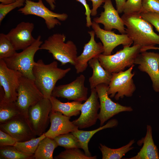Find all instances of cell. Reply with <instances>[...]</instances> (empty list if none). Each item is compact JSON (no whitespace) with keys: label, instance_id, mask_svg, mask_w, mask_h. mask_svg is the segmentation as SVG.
Instances as JSON below:
<instances>
[{"label":"cell","instance_id":"obj_8","mask_svg":"<svg viewBox=\"0 0 159 159\" xmlns=\"http://www.w3.org/2000/svg\"><path fill=\"white\" fill-rule=\"evenodd\" d=\"M16 103L21 113L28 117L29 108L44 97L34 80L22 76L17 89Z\"/></svg>","mask_w":159,"mask_h":159},{"label":"cell","instance_id":"obj_14","mask_svg":"<svg viewBox=\"0 0 159 159\" xmlns=\"http://www.w3.org/2000/svg\"><path fill=\"white\" fill-rule=\"evenodd\" d=\"M98 98L95 88L91 89L90 97L82 104L80 117L72 121L80 129L90 127L96 123L98 119V110L100 108Z\"/></svg>","mask_w":159,"mask_h":159},{"label":"cell","instance_id":"obj_9","mask_svg":"<svg viewBox=\"0 0 159 159\" xmlns=\"http://www.w3.org/2000/svg\"><path fill=\"white\" fill-rule=\"evenodd\" d=\"M52 108L50 99L43 98L29 108L28 118L36 136H39L45 132L50 122Z\"/></svg>","mask_w":159,"mask_h":159},{"label":"cell","instance_id":"obj_11","mask_svg":"<svg viewBox=\"0 0 159 159\" xmlns=\"http://www.w3.org/2000/svg\"><path fill=\"white\" fill-rule=\"evenodd\" d=\"M108 85L101 84L97 85L96 89L100 103V111L98 119L100 126L114 115L123 112H131L133 109L130 106L122 105L113 101L108 93Z\"/></svg>","mask_w":159,"mask_h":159},{"label":"cell","instance_id":"obj_41","mask_svg":"<svg viewBox=\"0 0 159 159\" xmlns=\"http://www.w3.org/2000/svg\"><path fill=\"white\" fill-rule=\"evenodd\" d=\"M49 5L51 10H54L55 7V0H45Z\"/></svg>","mask_w":159,"mask_h":159},{"label":"cell","instance_id":"obj_1","mask_svg":"<svg viewBox=\"0 0 159 159\" xmlns=\"http://www.w3.org/2000/svg\"><path fill=\"white\" fill-rule=\"evenodd\" d=\"M123 20L127 34L132 40L133 45L141 47V52L150 47L159 45V34L153 30L152 25L140 14H123Z\"/></svg>","mask_w":159,"mask_h":159},{"label":"cell","instance_id":"obj_4","mask_svg":"<svg viewBox=\"0 0 159 159\" xmlns=\"http://www.w3.org/2000/svg\"><path fill=\"white\" fill-rule=\"evenodd\" d=\"M141 47L138 45L123 46V48L112 55L101 54L98 60L103 67L111 73L123 71L127 67L134 64L135 60L141 52Z\"/></svg>","mask_w":159,"mask_h":159},{"label":"cell","instance_id":"obj_19","mask_svg":"<svg viewBox=\"0 0 159 159\" xmlns=\"http://www.w3.org/2000/svg\"><path fill=\"white\" fill-rule=\"evenodd\" d=\"M88 33L90 35V39L88 43L85 44L83 52L77 57L74 65L77 74L82 73L86 70L88 62L93 58L98 57L104 51L102 43L97 42L95 40V32L92 30Z\"/></svg>","mask_w":159,"mask_h":159},{"label":"cell","instance_id":"obj_37","mask_svg":"<svg viewBox=\"0 0 159 159\" xmlns=\"http://www.w3.org/2000/svg\"><path fill=\"white\" fill-rule=\"evenodd\" d=\"M16 142L10 135L0 130V147L14 146Z\"/></svg>","mask_w":159,"mask_h":159},{"label":"cell","instance_id":"obj_44","mask_svg":"<svg viewBox=\"0 0 159 159\" xmlns=\"http://www.w3.org/2000/svg\"><path fill=\"white\" fill-rule=\"evenodd\" d=\"M15 0L16 1V0Z\"/></svg>","mask_w":159,"mask_h":159},{"label":"cell","instance_id":"obj_22","mask_svg":"<svg viewBox=\"0 0 159 159\" xmlns=\"http://www.w3.org/2000/svg\"><path fill=\"white\" fill-rule=\"evenodd\" d=\"M88 64L92 69V75L89 79L91 89L95 88L97 85L101 84L109 85L112 74L103 67L98 57L90 59Z\"/></svg>","mask_w":159,"mask_h":159},{"label":"cell","instance_id":"obj_17","mask_svg":"<svg viewBox=\"0 0 159 159\" xmlns=\"http://www.w3.org/2000/svg\"><path fill=\"white\" fill-rule=\"evenodd\" d=\"M34 28L33 23L22 21L6 35L16 51L23 50L31 45L36 40L32 35Z\"/></svg>","mask_w":159,"mask_h":159},{"label":"cell","instance_id":"obj_10","mask_svg":"<svg viewBox=\"0 0 159 159\" xmlns=\"http://www.w3.org/2000/svg\"><path fill=\"white\" fill-rule=\"evenodd\" d=\"M25 3L24 6L19 9L18 11L25 15H32L42 18L49 30L56 26L61 25L59 21H65L68 18V15L66 13H55L49 9L44 5L42 0H38L37 2L25 0Z\"/></svg>","mask_w":159,"mask_h":159},{"label":"cell","instance_id":"obj_20","mask_svg":"<svg viewBox=\"0 0 159 159\" xmlns=\"http://www.w3.org/2000/svg\"><path fill=\"white\" fill-rule=\"evenodd\" d=\"M70 117L61 112L51 111L49 115L51 125L49 130L44 133L46 136L54 139L60 135L78 130V127L70 121Z\"/></svg>","mask_w":159,"mask_h":159},{"label":"cell","instance_id":"obj_39","mask_svg":"<svg viewBox=\"0 0 159 159\" xmlns=\"http://www.w3.org/2000/svg\"><path fill=\"white\" fill-rule=\"evenodd\" d=\"M91 1L92 2V8L91 9V15L92 16H95L97 13V9L104 3L105 0H88Z\"/></svg>","mask_w":159,"mask_h":159},{"label":"cell","instance_id":"obj_40","mask_svg":"<svg viewBox=\"0 0 159 159\" xmlns=\"http://www.w3.org/2000/svg\"><path fill=\"white\" fill-rule=\"evenodd\" d=\"M116 4V10L119 14L123 12L124 5L127 0H115Z\"/></svg>","mask_w":159,"mask_h":159},{"label":"cell","instance_id":"obj_13","mask_svg":"<svg viewBox=\"0 0 159 159\" xmlns=\"http://www.w3.org/2000/svg\"><path fill=\"white\" fill-rule=\"evenodd\" d=\"M85 77L81 74L71 83L55 86L52 96L82 102L87 99L88 88L85 85Z\"/></svg>","mask_w":159,"mask_h":159},{"label":"cell","instance_id":"obj_23","mask_svg":"<svg viewBox=\"0 0 159 159\" xmlns=\"http://www.w3.org/2000/svg\"><path fill=\"white\" fill-rule=\"evenodd\" d=\"M118 123V121L117 119H112L109 120L105 125L100 126L94 130L87 131L78 129L72 133L78 139L81 148L84 151L85 154L88 156H91V154L89 150L88 144L92 136L95 133L101 130L116 127Z\"/></svg>","mask_w":159,"mask_h":159},{"label":"cell","instance_id":"obj_32","mask_svg":"<svg viewBox=\"0 0 159 159\" xmlns=\"http://www.w3.org/2000/svg\"><path fill=\"white\" fill-rule=\"evenodd\" d=\"M17 52L6 34H0V59L10 57Z\"/></svg>","mask_w":159,"mask_h":159},{"label":"cell","instance_id":"obj_3","mask_svg":"<svg viewBox=\"0 0 159 159\" xmlns=\"http://www.w3.org/2000/svg\"><path fill=\"white\" fill-rule=\"evenodd\" d=\"M66 36L63 34L55 33L49 36L40 47V49L47 50L54 59L61 63V65L70 63L75 65L77 56V48L74 42H65Z\"/></svg>","mask_w":159,"mask_h":159},{"label":"cell","instance_id":"obj_25","mask_svg":"<svg viewBox=\"0 0 159 159\" xmlns=\"http://www.w3.org/2000/svg\"><path fill=\"white\" fill-rule=\"evenodd\" d=\"M58 146L53 139L46 137L39 142L34 154V159H53L54 149Z\"/></svg>","mask_w":159,"mask_h":159},{"label":"cell","instance_id":"obj_27","mask_svg":"<svg viewBox=\"0 0 159 159\" xmlns=\"http://www.w3.org/2000/svg\"><path fill=\"white\" fill-rule=\"evenodd\" d=\"M15 102H7L0 100V124L9 121L21 114Z\"/></svg>","mask_w":159,"mask_h":159},{"label":"cell","instance_id":"obj_30","mask_svg":"<svg viewBox=\"0 0 159 159\" xmlns=\"http://www.w3.org/2000/svg\"><path fill=\"white\" fill-rule=\"evenodd\" d=\"M0 159H33V156L25 154L14 146L0 147Z\"/></svg>","mask_w":159,"mask_h":159},{"label":"cell","instance_id":"obj_33","mask_svg":"<svg viewBox=\"0 0 159 159\" xmlns=\"http://www.w3.org/2000/svg\"><path fill=\"white\" fill-rule=\"evenodd\" d=\"M142 0H127L123 12L125 14H140L142 9Z\"/></svg>","mask_w":159,"mask_h":159},{"label":"cell","instance_id":"obj_15","mask_svg":"<svg viewBox=\"0 0 159 159\" xmlns=\"http://www.w3.org/2000/svg\"><path fill=\"white\" fill-rule=\"evenodd\" d=\"M92 22L91 26L93 30L103 44L104 50L102 54H103L111 55L114 48L119 45L130 46L133 43L132 40L127 34H116L114 31L102 29L98 24L94 21Z\"/></svg>","mask_w":159,"mask_h":159},{"label":"cell","instance_id":"obj_18","mask_svg":"<svg viewBox=\"0 0 159 159\" xmlns=\"http://www.w3.org/2000/svg\"><path fill=\"white\" fill-rule=\"evenodd\" d=\"M103 7L104 11L101 12L100 17L94 18L93 21L103 24L105 30L111 31L114 29L121 34H126L124 22L114 7L111 0H105Z\"/></svg>","mask_w":159,"mask_h":159},{"label":"cell","instance_id":"obj_24","mask_svg":"<svg viewBox=\"0 0 159 159\" xmlns=\"http://www.w3.org/2000/svg\"><path fill=\"white\" fill-rule=\"evenodd\" d=\"M49 99L52 105L51 111L59 112L70 117L77 116L80 113L82 105V102L74 101L71 102H62L52 96Z\"/></svg>","mask_w":159,"mask_h":159},{"label":"cell","instance_id":"obj_31","mask_svg":"<svg viewBox=\"0 0 159 159\" xmlns=\"http://www.w3.org/2000/svg\"><path fill=\"white\" fill-rule=\"evenodd\" d=\"M55 159H96L97 156H88L79 148L67 149L54 157Z\"/></svg>","mask_w":159,"mask_h":159},{"label":"cell","instance_id":"obj_6","mask_svg":"<svg viewBox=\"0 0 159 159\" xmlns=\"http://www.w3.org/2000/svg\"><path fill=\"white\" fill-rule=\"evenodd\" d=\"M134 64L127 70L112 73V76L108 85V93L110 98L116 100L125 96L132 97L136 88L132 79L135 75L132 71Z\"/></svg>","mask_w":159,"mask_h":159},{"label":"cell","instance_id":"obj_29","mask_svg":"<svg viewBox=\"0 0 159 159\" xmlns=\"http://www.w3.org/2000/svg\"><path fill=\"white\" fill-rule=\"evenodd\" d=\"M54 139L58 146L63 147L65 149L74 148H81L78 139L72 132L60 135Z\"/></svg>","mask_w":159,"mask_h":159},{"label":"cell","instance_id":"obj_38","mask_svg":"<svg viewBox=\"0 0 159 159\" xmlns=\"http://www.w3.org/2000/svg\"><path fill=\"white\" fill-rule=\"evenodd\" d=\"M80 2L85 7V14L86 16V26L88 27L92 26V21L90 17L91 9H90L89 5L87 4L86 0H76Z\"/></svg>","mask_w":159,"mask_h":159},{"label":"cell","instance_id":"obj_5","mask_svg":"<svg viewBox=\"0 0 159 159\" xmlns=\"http://www.w3.org/2000/svg\"><path fill=\"white\" fill-rule=\"evenodd\" d=\"M39 35L35 41L30 46L19 53L4 59L9 68L21 72L23 76L34 80L33 69L35 62L34 55L43 43Z\"/></svg>","mask_w":159,"mask_h":159},{"label":"cell","instance_id":"obj_42","mask_svg":"<svg viewBox=\"0 0 159 159\" xmlns=\"http://www.w3.org/2000/svg\"><path fill=\"white\" fill-rule=\"evenodd\" d=\"M15 1V0H0V2L1 3V4L4 5L11 4Z\"/></svg>","mask_w":159,"mask_h":159},{"label":"cell","instance_id":"obj_34","mask_svg":"<svg viewBox=\"0 0 159 159\" xmlns=\"http://www.w3.org/2000/svg\"><path fill=\"white\" fill-rule=\"evenodd\" d=\"M25 0H17L11 4L4 5L0 4V23L6 15L14 9L24 5Z\"/></svg>","mask_w":159,"mask_h":159},{"label":"cell","instance_id":"obj_12","mask_svg":"<svg viewBox=\"0 0 159 159\" xmlns=\"http://www.w3.org/2000/svg\"><path fill=\"white\" fill-rule=\"evenodd\" d=\"M0 130L8 133L17 142H24L36 138L28 117L21 113L0 124Z\"/></svg>","mask_w":159,"mask_h":159},{"label":"cell","instance_id":"obj_7","mask_svg":"<svg viewBox=\"0 0 159 159\" xmlns=\"http://www.w3.org/2000/svg\"><path fill=\"white\" fill-rule=\"evenodd\" d=\"M22 76L20 72L8 67L4 59H0V100L10 102L16 101L17 90Z\"/></svg>","mask_w":159,"mask_h":159},{"label":"cell","instance_id":"obj_35","mask_svg":"<svg viewBox=\"0 0 159 159\" xmlns=\"http://www.w3.org/2000/svg\"><path fill=\"white\" fill-rule=\"evenodd\" d=\"M142 3L141 13L150 12L159 13V0H142Z\"/></svg>","mask_w":159,"mask_h":159},{"label":"cell","instance_id":"obj_43","mask_svg":"<svg viewBox=\"0 0 159 159\" xmlns=\"http://www.w3.org/2000/svg\"><path fill=\"white\" fill-rule=\"evenodd\" d=\"M155 49H158L159 50V47H156L155 48Z\"/></svg>","mask_w":159,"mask_h":159},{"label":"cell","instance_id":"obj_21","mask_svg":"<svg viewBox=\"0 0 159 159\" xmlns=\"http://www.w3.org/2000/svg\"><path fill=\"white\" fill-rule=\"evenodd\" d=\"M137 144L140 146L143 145L140 150L135 156L128 159H158L159 154L158 150L155 145L152 136L151 126H147V132L145 136L138 140Z\"/></svg>","mask_w":159,"mask_h":159},{"label":"cell","instance_id":"obj_16","mask_svg":"<svg viewBox=\"0 0 159 159\" xmlns=\"http://www.w3.org/2000/svg\"><path fill=\"white\" fill-rule=\"evenodd\" d=\"M134 64H138L140 71L148 75L153 90L159 92V53L146 51L142 52L136 58Z\"/></svg>","mask_w":159,"mask_h":159},{"label":"cell","instance_id":"obj_26","mask_svg":"<svg viewBox=\"0 0 159 159\" xmlns=\"http://www.w3.org/2000/svg\"><path fill=\"white\" fill-rule=\"evenodd\" d=\"M135 142V140H132L127 144L117 149L111 148L100 143L99 148L102 154V159L122 158L127 153L134 148V147L132 146Z\"/></svg>","mask_w":159,"mask_h":159},{"label":"cell","instance_id":"obj_2","mask_svg":"<svg viewBox=\"0 0 159 159\" xmlns=\"http://www.w3.org/2000/svg\"><path fill=\"white\" fill-rule=\"evenodd\" d=\"M58 65L56 61L45 64L40 59L35 62L33 69L34 81L44 98L50 99L57 82L71 70L70 67L62 69Z\"/></svg>","mask_w":159,"mask_h":159},{"label":"cell","instance_id":"obj_28","mask_svg":"<svg viewBox=\"0 0 159 159\" xmlns=\"http://www.w3.org/2000/svg\"><path fill=\"white\" fill-rule=\"evenodd\" d=\"M46 137L44 133L37 138L26 141L16 142L14 146L21 153L33 157L39 142Z\"/></svg>","mask_w":159,"mask_h":159},{"label":"cell","instance_id":"obj_36","mask_svg":"<svg viewBox=\"0 0 159 159\" xmlns=\"http://www.w3.org/2000/svg\"><path fill=\"white\" fill-rule=\"evenodd\" d=\"M140 15L143 19L153 26L159 33V13L142 12Z\"/></svg>","mask_w":159,"mask_h":159}]
</instances>
